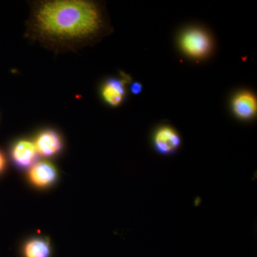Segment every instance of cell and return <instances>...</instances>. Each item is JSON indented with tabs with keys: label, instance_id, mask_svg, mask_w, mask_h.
<instances>
[{
	"label": "cell",
	"instance_id": "obj_4",
	"mask_svg": "<svg viewBox=\"0 0 257 257\" xmlns=\"http://www.w3.org/2000/svg\"><path fill=\"white\" fill-rule=\"evenodd\" d=\"M231 109L235 116L240 119H253L257 112L256 96L248 90L238 92L231 100Z\"/></svg>",
	"mask_w": 257,
	"mask_h": 257
},
{
	"label": "cell",
	"instance_id": "obj_10",
	"mask_svg": "<svg viewBox=\"0 0 257 257\" xmlns=\"http://www.w3.org/2000/svg\"><path fill=\"white\" fill-rule=\"evenodd\" d=\"M130 90L135 95H138V94H141L142 92H143V84L140 82H134L132 83L131 86H130Z\"/></svg>",
	"mask_w": 257,
	"mask_h": 257
},
{
	"label": "cell",
	"instance_id": "obj_8",
	"mask_svg": "<svg viewBox=\"0 0 257 257\" xmlns=\"http://www.w3.org/2000/svg\"><path fill=\"white\" fill-rule=\"evenodd\" d=\"M124 83L123 79L116 78L109 79L104 83L101 95L109 105L118 106L124 100Z\"/></svg>",
	"mask_w": 257,
	"mask_h": 257
},
{
	"label": "cell",
	"instance_id": "obj_3",
	"mask_svg": "<svg viewBox=\"0 0 257 257\" xmlns=\"http://www.w3.org/2000/svg\"><path fill=\"white\" fill-rule=\"evenodd\" d=\"M182 143L177 130L169 125L157 128L154 133L153 145L157 152L162 155H170L179 150Z\"/></svg>",
	"mask_w": 257,
	"mask_h": 257
},
{
	"label": "cell",
	"instance_id": "obj_5",
	"mask_svg": "<svg viewBox=\"0 0 257 257\" xmlns=\"http://www.w3.org/2000/svg\"><path fill=\"white\" fill-rule=\"evenodd\" d=\"M37 153L35 143L28 140H21L14 145L12 157L15 165L20 168L32 167L37 160Z\"/></svg>",
	"mask_w": 257,
	"mask_h": 257
},
{
	"label": "cell",
	"instance_id": "obj_11",
	"mask_svg": "<svg viewBox=\"0 0 257 257\" xmlns=\"http://www.w3.org/2000/svg\"><path fill=\"white\" fill-rule=\"evenodd\" d=\"M5 166H6V160L4 155L0 152V173L5 170Z\"/></svg>",
	"mask_w": 257,
	"mask_h": 257
},
{
	"label": "cell",
	"instance_id": "obj_1",
	"mask_svg": "<svg viewBox=\"0 0 257 257\" xmlns=\"http://www.w3.org/2000/svg\"><path fill=\"white\" fill-rule=\"evenodd\" d=\"M31 26L39 40L64 47L89 43L109 31L100 6L81 0L40 3Z\"/></svg>",
	"mask_w": 257,
	"mask_h": 257
},
{
	"label": "cell",
	"instance_id": "obj_7",
	"mask_svg": "<svg viewBox=\"0 0 257 257\" xmlns=\"http://www.w3.org/2000/svg\"><path fill=\"white\" fill-rule=\"evenodd\" d=\"M35 145L39 155L51 157L60 151L62 143L58 134L52 130H47L37 137Z\"/></svg>",
	"mask_w": 257,
	"mask_h": 257
},
{
	"label": "cell",
	"instance_id": "obj_9",
	"mask_svg": "<svg viewBox=\"0 0 257 257\" xmlns=\"http://www.w3.org/2000/svg\"><path fill=\"white\" fill-rule=\"evenodd\" d=\"M25 257H49L50 246L49 243L42 239L30 240L24 248Z\"/></svg>",
	"mask_w": 257,
	"mask_h": 257
},
{
	"label": "cell",
	"instance_id": "obj_6",
	"mask_svg": "<svg viewBox=\"0 0 257 257\" xmlns=\"http://www.w3.org/2000/svg\"><path fill=\"white\" fill-rule=\"evenodd\" d=\"M30 181L39 187H48L55 182L57 177L55 167L49 162H42L35 164L29 172Z\"/></svg>",
	"mask_w": 257,
	"mask_h": 257
},
{
	"label": "cell",
	"instance_id": "obj_2",
	"mask_svg": "<svg viewBox=\"0 0 257 257\" xmlns=\"http://www.w3.org/2000/svg\"><path fill=\"white\" fill-rule=\"evenodd\" d=\"M179 45L186 55L197 60L207 57L212 49L209 34L199 28H191L184 31L181 35Z\"/></svg>",
	"mask_w": 257,
	"mask_h": 257
}]
</instances>
